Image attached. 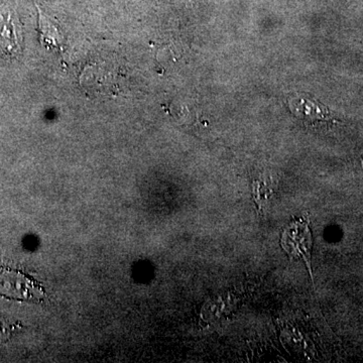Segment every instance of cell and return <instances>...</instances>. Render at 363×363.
Returning <instances> with one entry per match:
<instances>
[{
	"label": "cell",
	"instance_id": "7a4b0ae2",
	"mask_svg": "<svg viewBox=\"0 0 363 363\" xmlns=\"http://www.w3.org/2000/svg\"><path fill=\"white\" fill-rule=\"evenodd\" d=\"M288 104L294 116L307 125L324 126L337 123L330 109L317 100L297 95L288 99Z\"/></svg>",
	"mask_w": 363,
	"mask_h": 363
},
{
	"label": "cell",
	"instance_id": "6da1fadb",
	"mask_svg": "<svg viewBox=\"0 0 363 363\" xmlns=\"http://www.w3.org/2000/svg\"><path fill=\"white\" fill-rule=\"evenodd\" d=\"M0 293L9 298L39 302L45 297L44 288L40 281L18 269L0 271Z\"/></svg>",
	"mask_w": 363,
	"mask_h": 363
},
{
	"label": "cell",
	"instance_id": "3957f363",
	"mask_svg": "<svg viewBox=\"0 0 363 363\" xmlns=\"http://www.w3.org/2000/svg\"><path fill=\"white\" fill-rule=\"evenodd\" d=\"M4 26L0 30V54L14 59L23 51V32L18 20L11 13L4 16Z\"/></svg>",
	"mask_w": 363,
	"mask_h": 363
}]
</instances>
